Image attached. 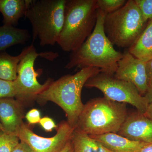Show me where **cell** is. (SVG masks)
I'll return each mask as SVG.
<instances>
[{"label": "cell", "mask_w": 152, "mask_h": 152, "mask_svg": "<svg viewBox=\"0 0 152 152\" xmlns=\"http://www.w3.org/2000/svg\"><path fill=\"white\" fill-rule=\"evenodd\" d=\"M106 15L98 9L94 31L79 49L71 52L65 68L69 69L93 67L108 75L114 76L123 53L115 50L105 34L104 22Z\"/></svg>", "instance_id": "1"}, {"label": "cell", "mask_w": 152, "mask_h": 152, "mask_svg": "<svg viewBox=\"0 0 152 152\" xmlns=\"http://www.w3.org/2000/svg\"><path fill=\"white\" fill-rule=\"evenodd\" d=\"M98 68L89 67L81 69L75 75L63 76L53 81L37 99L42 102L55 103L65 113L68 123L75 129L79 116L83 109L81 94L87 81L101 72Z\"/></svg>", "instance_id": "2"}, {"label": "cell", "mask_w": 152, "mask_h": 152, "mask_svg": "<svg viewBox=\"0 0 152 152\" xmlns=\"http://www.w3.org/2000/svg\"><path fill=\"white\" fill-rule=\"evenodd\" d=\"M98 10L97 0H66L64 24L57 42L63 50L75 51L91 35Z\"/></svg>", "instance_id": "3"}, {"label": "cell", "mask_w": 152, "mask_h": 152, "mask_svg": "<svg viewBox=\"0 0 152 152\" xmlns=\"http://www.w3.org/2000/svg\"><path fill=\"white\" fill-rule=\"evenodd\" d=\"M128 115L126 104L96 98L84 105L75 129L90 136L118 133Z\"/></svg>", "instance_id": "4"}, {"label": "cell", "mask_w": 152, "mask_h": 152, "mask_svg": "<svg viewBox=\"0 0 152 152\" xmlns=\"http://www.w3.org/2000/svg\"><path fill=\"white\" fill-rule=\"evenodd\" d=\"M66 0H29L25 17L32 28L33 41L54 45L62 29Z\"/></svg>", "instance_id": "5"}, {"label": "cell", "mask_w": 152, "mask_h": 152, "mask_svg": "<svg viewBox=\"0 0 152 152\" xmlns=\"http://www.w3.org/2000/svg\"><path fill=\"white\" fill-rule=\"evenodd\" d=\"M145 23L134 0H129L118 10L106 15L104 31L113 45L129 48L143 31Z\"/></svg>", "instance_id": "6"}, {"label": "cell", "mask_w": 152, "mask_h": 152, "mask_svg": "<svg viewBox=\"0 0 152 152\" xmlns=\"http://www.w3.org/2000/svg\"><path fill=\"white\" fill-rule=\"evenodd\" d=\"M24 53L18 67L17 79L14 81L16 87L17 99L21 101L37 99L38 95L47 88L53 81L49 79L44 84L37 80L38 73L35 70L34 63L38 57L53 60L58 56V53L45 52L39 53L33 44L23 49Z\"/></svg>", "instance_id": "7"}, {"label": "cell", "mask_w": 152, "mask_h": 152, "mask_svg": "<svg viewBox=\"0 0 152 152\" xmlns=\"http://www.w3.org/2000/svg\"><path fill=\"white\" fill-rule=\"evenodd\" d=\"M85 86L98 89L103 94L105 98L110 100L130 104L140 113L145 114L148 105L132 84L103 73L90 78Z\"/></svg>", "instance_id": "8"}, {"label": "cell", "mask_w": 152, "mask_h": 152, "mask_svg": "<svg viewBox=\"0 0 152 152\" xmlns=\"http://www.w3.org/2000/svg\"><path fill=\"white\" fill-rule=\"evenodd\" d=\"M57 129L54 136L44 137L36 134L23 123L18 137L20 141L27 144L34 152H60L70 140L75 128L66 121L60 123Z\"/></svg>", "instance_id": "9"}, {"label": "cell", "mask_w": 152, "mask_h": 152, "mask_svg": "<svg viewBox=\"0 0 152 152\" xmlns=\"http://www.w3.org/2000/svg\"><path fill=\"white\" fill-rule=\"evenodd\" d=\"M113 77L132 84L143 96L148 89L146 62L137 58L127 50L123 53Z\"/></svg>", "instance_id": "10"}, {"label": "cell", "mask_w": 152, "mask_h": 152, "mask_svg": "<svg viewBox=\"0 0 152 152\" xmlns=\"http://www.w3.org/2000/svg\"><path fill=\"white\" fill-rule=\"evenodd\" d=\"M118 134L132 140L152 144V120L137 111L128 115Z\"/></svg>", "instance_id": "11"}, {"label": "cell", "mask_w": 152, "mask_h": 152, "mask_svg": "<svg viewBox=\"0 0 152 152\" xmlns=\"http://www.w3.org/2000/svg\"><path fill=\"white\" fill-rule=\"evenodd\" d=\"M20 101L13 98L0 100V122L5 132L18 137L23 124V112Z\"/></svg>", "instance_id": "12"}, {"label": "cell", "mask_w": 152, "mask_h": 152, "mask_svg": "<svg viewBox=\"0 0 152 152\" xmlns=\"http://www.w3.org/2000/svg\"><path fill=\"white\" fill-rule=\"evenodd\" d=\"M90 136L113 152H139L148 144L132 140L118 133H108Z\"/></svg>", "instance_id": "13"}, {"label": "cell", "mask_w": 152, "mask_h": 152, "mask_svg": "<svg viewBox=\"0 0 152 152\" xmlns=\"http://www.w3.org/2000/svg\"><path fill=\"white\" fill-rule=\"evenodd\" d=\"M29 0H0V12L4 25L15 26L25 16Z\"/></svg>", "instance_id": "14"}, {"label": "cell", "mask_w": 152, "mask_h": 152, "mask_svg": "<svg viewBox=\"0 0 152 152\" xmlns=\"http://www.w3.org/2000/svg\"><path fill=\"white\" fill-rule=\"evenodd\" d=\"M127 50L145 62L152 59V20Z\"/></svg>", "instance_id": "15"}, {"label": "cell", "mask_w": 152, "mask_h": 152, "mask_svg": "<svg viewBox=\"0 0 152 152\" xmlns=\"http://www.w3.org/2000/svg\"><path fill=\"white\" fill-rule=\"evenodd\" d=\"M30 38L28 30L3 25L0 26V52L15 45L26 43Z\"/></svg>", "instance_id": "16"}, {"label": "cell", "mask_w": 152, "mask_h": 152, "mask_svg": "<svg viewBox=\"0 0 152 152\" xmlns=\"http://www.w3.org/2000/svg\"><path fill=\"white\" fill-rule=\"evenodd\" d=\"M73 152H113L89 135L75 129L71 137Z\"/></svg>", "instance_id": "17"}, {"label": "cell", "mask_w": 152, "mask_h": 152, "mask_svg": "<svg viewBox=\"0 0 152 152\" xmlns=\"http://www.w3.org/2000/svg\"><path fill=\"white\" fill-rule=\"evenodd\" d=\"M24 53L23 49L20 54L15 56L5 52H0V79L10 81L15 80L18 65Z\"/></svg>", "instance_id": "18"}, {"label": "cell", "mask_w": 152, "mask_h": 152, "mask_svg": "<svg viewBox=\"0 0 152 152\" xmlns=\"http://www.w3.org/2000/svg\"><path fill=\"white\" fill-rule=\"evenodd\" d=\"M20 141L17 136L0 130V152H12Z\"/></svg>", "instance_id": "19"}, {"label": "cell", "mask_w": 152, "mask_h": 152, "mask_svg": "<svg viewBox=\"0 0 152 152\" xmlns=\"http://www.w3.org/2000/svg\"><path fill=\"white\" fill-rule=\"evenodd\" d=\"M126 1L125 0H97L98 9L106 15L118 10Z\"/></svg>", "instance_id": "20"}, {"label": "cell", "mask_w": 152, "mask_h": 152, "mask_svg": "<svg viewBox=\"0 0 152 152\" xmlns=\"http://www.w3.org/2000/svg\"><path fill=\"white\" fill-rule=\"evenodd\" d=\"M17 95L16 87L14 81H10L0 79V100L16 97Z\"/></svg>", "instance_id": "21"}, {"label": "cell", "mask_w": 152, "mask_h": 152, "mask_svg": "<svg viewBox=\"0 0 152 152\" xmlns=\"http://www.w3.org/2000/svg\"><path fill=\"white\" fill-rule=\"evenodd\" d=\"M144 22L152 19V0H134Z\"/></svg>", "instance_id": "22"}, {"label": "cell", "mask_w": 152, "mask_h": 152, "mask_svg": "<svg viewBox=\"0 0 152 152\" xmlns=\"http://www.w3.org/2000/svg\"><path fill=\"white\" fill-rule=\"evenodd\" d=\"M26 118L30 124H35L39 123L40 121L41 114L37 109H33L30 110L26 114Z\"/></svg>", "instance_id": "23"}, {"label": "cell", "mask_w": 152, "mask_h": 152, "mask_svg": "<svg viewBox=\"0 0 152 152\" xmlns=\"http://www.w3.org/2000/svg\"><path fill=\"white\" fill-rule=\"evenodd\" d=\"M39 124L47 132H52L53 129L57 128L58 126L56 124L53 120L48 117H45L42 118Z\"/></svg>", "instance_id": "24"}, {"label": "cell", "mask_w": 152, "mask_h": 152, "mask_svg": "<svg viewBox=\"0 0 152 152\" xmlns=\"http://www.w3.org/2000/svg\"><path fill=\"white\" fill-rule=\"evenodd\" d=\"M12 152H34L24 142L20 141V142L15 148Z\"/></svg>", "instance_id": "25"}, {"label": "cell", "mask_w": 152, "mask_h": 152, "mask_svg": "<svg viewBox=\"0 0 152 152\" xmlns=\"http://www.w3.org/2000/svg\"><path fill=\"white\" fill-rule=\"evenodd\" d=\"M146 70L149 88H152V59L147 62Z\"/></svg>", "instance_id": "26"}, {"label": "cell", "mask_w": 152, "mask_h": 152, "mask_svg": "<svg viewBox=\"0 0 152 152\" xmlns=\"http://www.w3.org/2000/svg\"><path fill=\"white\" fill-rule=\"evenodd\" d=\"M60 152H73V147L71 141V139Z\"/></svg>", "instance_id": "27"}, {"label": "cell", "mask_w": 152, "mask_h": 152, "mask_svg": "<svg viewBox=\"0 0 152 152\" xmlns=\"http://www.w3.org/2000/svg\"><path fill=\"white\" fill-rule=\"evenodd\" d=\"M144 97L148 104L152 103V88H149Z\"/></svg>", "instance_id": "28"}, {"label": "cell", "mask_w": 152, "mask_h": 152, "mask_svg": "<svg viewBox=\"0 0 152 152\" xmlns=\"http://www.w3.org/2000/svg\"><path fill=\"white\" fill-rule=\"evenodd\" d=\"M143 115L147 118L152 120V103L148 104L146 111Z\"/></svg>", "instance_id": "29"}, {"label": "cell", "mask_w": 152, "mask_h": 152, "mask_svg": "<svg viewBox=\"0 0 152 152\" xmlns=\"http://www.w3.org/2000/svg\"><path fill=\"white\" fill-rule=\"evenodd\" d=\"M139 152H152V144H147Z\"/></svg>", "instance_id": "30"}, {"label": "cell", "mask_w": 152, "mask_h": 152, "mask_svg": "<svg viewBox=\"0 0 152 152\" xmlns=\"http://www.w3.org/2000/svg\"><path fill=\"white\" fill-rule=\"evenodd\" d=\"M0 130H2L4 131V129H3L2 126V125L1 124V122H0Z\"/></svg>", "instance_id": "31"}]
</instances>
